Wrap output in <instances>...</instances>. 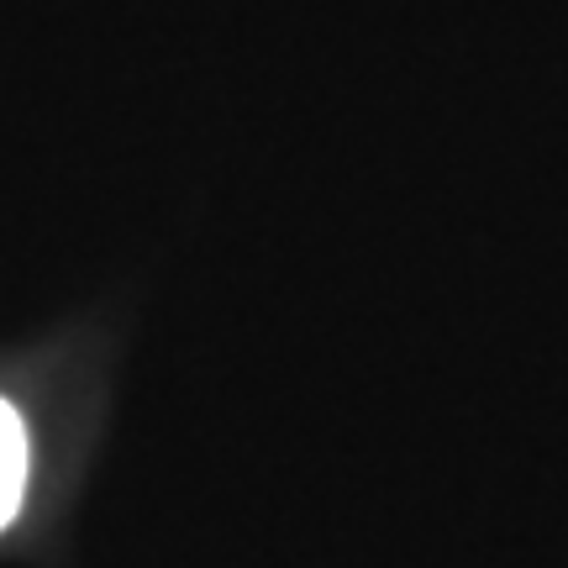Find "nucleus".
<instances>
[{
    "instance_id": "f257e3e1",
    "label": "nucleus",
    "mask_w": 568,
    "mask_h": 568,
    "mask_svg": "<svg viewBox=\"0 0 568 568\" xmlns=\"http://www.w3.org/2000/svg\"><path fill=\"white\" fill-rule=\"evenodd\" d=\"M21 495H27V426L0 400V531L21 510Z\"/></svg>"
}]
</instances>
